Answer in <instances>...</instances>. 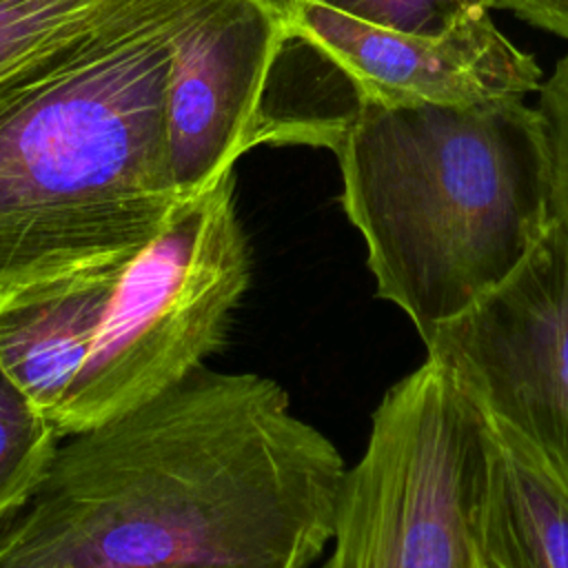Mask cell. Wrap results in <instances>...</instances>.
<instances>
[{
	"instance_id": "6da1fadb",
	"label": "cell",
	"mask_w": 568,
	"mask_h": 568,
	"mask_svg": "<svg viewBox=\"0 0 568 568\" xmlns=\"http://www.w3.org/2000/svg\"><path fill=\"white\" fill-rule=\"evenodd\" d=\"M344 475L280 382L202 366L62 439L0 568H311Z\"/></svg>"
},
{
	"instance_id": "7a4b0ae2",
	"label": "cell",
	"mask_w": 568,
	"mask_h": 568,
	"mask_svg": "<svg viewBox=\"0 0 568 568\" xmlns=\"http://www.w3.org/2000/svg\"><path fill=\"white\" fill-rule=\"evenodd\" d=\"M191 0H100L0 69V286L129 260L182 202L164 91Z\"/></svg>"
},
{
	"instance_id": "3957f363",
	"label": "cell",
	"mask_w": 568,
	"mask_h": 568,
	"mask_svg": "<svg viewBox=\"0 0 568 568\" xmlns=\"http://www.w3.org/2000/svg\"><path fill=\"white\" fill-rule=\"evenodd\" d=\"M333 151L377 297L422 342L497 286L555 220L544 118L524 98L362 100Z\"/></svg>"
},
{
	"instance_id": "277c9868",
	"label": "cell",
	"mask_w": 568,
	"mask_h": 568,
	"mask_svg": "<svg viewBox=\"0 0 568 568\" xmlns=\"http://www.w3.org/2000/svg\"><path fill=\"white\" fill-rule=\"evenodd\" d=\"M233 191L229 173L184 197L126 260L58 410L62 437L158 397L222 348L253 268Z\"/></svg>"
},
{
	"instance_id": "5b68a950",
	"label": "cell",
	"mask_w": 568,
	"mask_h": 568,
	"mask_svg": "<svg viewBox=\"0 0 568 568\" xmlns=\"http://www.w3.org/2000/svg\"><path fill=\"white\" fill-rule=\"evenodd\" d=\"M486 417L437 359L393 384L346 468L320 568H481Z\"/></svg>"
},
{
	"instance_id": "8992f818",
	"label": "cell",
	"mask_w": 568,
	"mask_h": 568,
	"mask_svg": "<svg viewBox=\"0 0 568 568\" xmlns=\"http://www.w3.org/2000/svg\"><path fill=\"white\" fill-rule=\"evenodd\" d=\"M424 344L486 419L568 479V233L557 217L497 286Z\"/></svg>"
},
{
	"instance_id": "52a82bcc",
	"label": "cell",
	"mask_w": 568,
	"mask_h": 568,
	"mask_svg": "<svg viewBox=\"0 0 568 568\" xmlns=\"http://www.w3.org/2000/svg\"><path fill=\"white\" fill-rule=\"evenodd\" d=\"M286 40L273 0H191L164 91L166 155L182 200L217 184L264 142L266 95Z\"/></svg>"
},
{
	"instance_id": "ba28073f",
	"label": "cell",
	"mask_w": 568,
	"mask_h": 568,
	"mask_svg": "<svg viewBox=\"0 0 568 568\" xmlns=\"http://www.w3.org/2000/svg\"><path fill=\"white\" fill-rule=\"evenodd\" d=\"M291 36L328 55L377 104H479L524 98L541 87V69L493 22L490 9L459 18L437 36L373 24L335 7L280 4Z\"/></svg>"
},
{
	"instance_id": "9c48e42d",
	"label": "cell",
	"mask_w": 568,
	"mask_h": 568,
	"mask_svg": "<svg viewBox=\"0 0 568 568\" xmlns=\"http://www.w3.org/2000/svg\"><path fill=\"white\" fill-rule=\"evenodd\" d=\"M124 264L111 260L0 286V371L53 422Z\"/></svg>"
},
{
	"instance_id": "30bf717a",
	"label": "cell",
	"mask_w": 568,
	"mask_h": 568,
	"mask_svg": "<svg viewBox=\"0 0 568 568\" xmlns=\"http://www.w3.org/2000/svg\"><path fill=\"white\" fill-rule=\"evenodd\" d=\"M475 544L481 568H568V479L490 419Z\"/></svg>"
},
{
	"instance_id": "8fae6325",
	"label": "cell",
	"mask_w": 568,
	"mask_h": 568,
	"mask_svg": "<svg viewBox=\"0 0 568 568\" xmlns=\"http://www.w3.org/2000/svg\"><path fill=\"white\" fill-rule=\"evenodd\" d=\"M62 439L55 422L0 371V528L38 493Z\"/></svg>"
},
{
	"instance_id": "7c38bea8",
	"label": "cell",
	"mask_w": 568,
	"mask_h": 568,
	"mask_svg": "<svg viewBox=\"0 0 568 568\" xmlns=\"http://www.w3.org/2000/svg\"><path fill=\"white\" fill-rule=\"evenodd\" d=\"M277 7L293 0H273ZM373 24H382L408 33L437 36L453 27L459 18L490 9L488 0H313Z\"/></svg>"
},
{
	"instance_id": "4fadbf2b",
	"label": "cell",
	"mask_w": 568,
	"mask_h": 568,
	"mask_svg": "<svg viewBox=\"0 0 568 568\" xmlns=\"http://www.w3.org/2000/svg\"><path fill=\"white\" fill-rule=\"evenodd\" d=\"M100 0H0V69Z\"/></svg>"
},
{
	"instance_id": "5bb4252c",
	"label": "cell",
	"mask_w": 568,
	"mask_h": 568,
	"mask_svg": "<svg viewBox=\"0 0 568 568\" xmlns=\"http://www.w3.org/2000/svg\"><path fill=\"white\" fill-rule=\"evenodd\" d=\"M539 113L544 118L552 166V213L568 233V55L539 87Z\"/></svg>"
},
{
	"instance_id": "9a60e30c",
	"label": "cell",
	"mask_w": 568,
	"mask_h": 568,
	"mask_svg": "<svg viewBox=\"0 0 568 568\" xmlns=\"http://www.w3.org/2000/svg\"><path fill=\"white\" fill-rule=\"evenodd\" d=\"M488 4L568 40V0H488Z\"/></svg>"
}]
</instances>
